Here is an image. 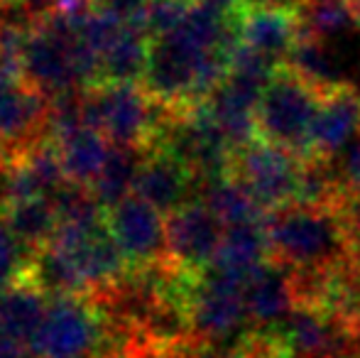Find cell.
<instances>
[{
  "label": "cell",
  "instance_id": "ffe728a7",
  "mask_svg": "<svg viewBox=\"0 0 360 358\" xmlns=\"http://www.w3.org/2000/svg\"><path fill=\"white\" fill-rule=\"evenodd\" d=\"M143 158L145 150L140 148H130V145H113L110 148L103 170H101L94 184L89 186L105 209L123 201L125 196L135 194V179H138Z\"/></svg>",
  "mask_w": 360,
  "mask_h": 358
},
{
  "label": "cell",
  "instance_id": "2e32d148",
  "mask_svg": "<svg viewBox=\"0 0 360 358\" xmlns=\"http://www.w3.org/2000/svg\"><path fill=\"white\" fill-rule=\"evenodd\" d=\"M0 219L30 253H37L39 248L52 243L59 229L57 206L49 196H32V199L15 201V204L0 209Z\"/></svg>",
  "mask_w": 360,
  "mask_h": 358
},
{
  "label": "cell",
  "instance_id": "5bb4252c",
  "mask_svg": "<svg viewBox=\"0 0 360 358\" xmlns=\"http://www.w3.org/2000/svg\"><path fill=\"white\" fill-rule=\"evenodd\" d=\"M49 305V295L25 272L18 282L0 290V336L30 346Z\"/></svg>",
  "mask_w": 360,
  "mask_h": 358
},
{
  "label": "cell",
  "instance_id": "277c9868",
  "mask_svg": "<svg viewBox=\"0 0 360 358\" xmlns=\"http://www.w3.org/2000/svg\"><path fill=\"white\" fill-rule=\"evenodd\" d=\"M169 108L157 103L143 84L105 82L86 89V125L98 128L113 145L150 150Z\"/></svg>",
  "mask_w": 360,
  "mask_h": 358
},
{
  "label": "cell",
  "instance_id": "3957f363",
  "mask_svg": "<svg viewBox=\"0 0 360 358\" xmlns=\"http://www.w3.org/2000/svg\"><path fill=\"white\" fill-rule=\"evenodd\" d=\"M323 91L294 72L289 64L275 69L255 108L257 135L302 158H314L311 133Z\"/></svg>",
  "mask_w": 360,
  "mask_h": 358
},
{
  "label": "cell",
  "instance_id": "7402d4cb",
  "mask_svg": "<svg viewBox=\"0 0 360 358\" xmlns=\"http://www.w3.org/2000/svg\"><path fill=\"white\" fill-rule=\"evenodd\" d=\"M297 18L302 34L316 39H331L346 30L356 27V18L348 0H299Z\"/></svg>",
  "mask_w": 360,
  "mask_h": 358
},
{
  "label": "cell",
  "instance_id": "4fadbf2b",
  "mask_svg": "<svg viewBox=\"0 0 360 358\" xmlns=\"http://www.w3.org/2000/svg\"><path fill=\"white\" fill-rule=\"evenodd\" d=\"M245 305L252 326H272L285 321L297 309L292 272L277 265L275 260L265 263L248 280Z\"/></svg>",
  "mask_w": 360,
  "mask_h": 358
},
{
  "label": "cell",
  "instance_id": "9c48e42d",
  "mask_svg": "<svg viewBox=\"0 0 360 358\" xmlns=\"http://www.w3.org/2000/svg\"><path fill=\"white\" fill-rule=\"evenodd\" d=\"M108 226L130 270L167 263V219L138 194L125 196L108 209Z\"/></svg>",
  "mask_w": 360,
  "mask_h": 358
},
{
  "label": "cell",
  "instance_id": "d4e9b609",
  "mask_svg": "<svg viewBox=\"0 0 360 358\" xmlns=\"http://www.w3.org/2000/svg\"><path fill=\"white\" fill-rule=\"evenodd\" d=\"M147 3H150V0H96L98 8L108 10V13L123 18L125 23H135V25H143Z\"/></svg>",
  "mask_w": 360,
  "mask_h": 358
},
{
  "label": "cell",
  "instance_id": "ba28073f",
  "mask_svg": "<svg viewBox=\"0 0 360 358\" xmlns=\"http://www.w3.org/2000/svg\"><path fill=\"white\" fill-rule=\"evenodd\" d=\"M167 219V260L176 270L201 275L211 268L226 236V224L204 204L194 199L179 206Z\"/></svg>",
  "mask_w": 360,
  "mask_h": 358
},
{
  "label": "cell",
  "instance_id": "484cf974",
  "mask_svg": "<svg viewBox=\"0 0 360 358\" xmlns=\"http://www.w3.org/2000/svg\"><path fill=\"white\" fill-rule=\"evenodd\" d=\"M196 3H204L209 8L218 10V13L228 15V18H238V15L245 10V0H196Z\"/></svg>",
  "mask_w": 360,
  "mask_h": 358
},
{
  "label": "cell",
  "instance_id": "30bf717a",
  "mask_svg": "<svg viewBox=\"0 0 360 358\" xmlns=\"http://www.w3.org/2000/svg\"><path fill=\"white\" fill-rule=\"evenodd\" d=\"M135 194L167 216L179 206L199 199V179L169 150L150 148L145 150L135 179Z\"/></svg>",
  "mask_w": 360,
  "mask_h": 358
},
{
  "label": "cell",
  "instance_id": "ac0fdd59",
  "mask_svg": "<svg viewBox=\"0 0 360 358\" xmlns=\"http://www.w3.org/2000/svg\"><path fill=\"white\" fill-rule=\"evenodd\" d=\"M150 59V34L143 25L128 23L120 37L101 57V84H140Z\"/></svg>",
  "mask_w": 360,
  "mask_h": 358
},
{
  "label": "cell",
  "instance_id": "44dd1931",
  "mask_svg": "<svg viewBox=\"0 0 360 358\" xmlns=\"http://www.w3.org/2000/svg\"><path fill=\"white\" fill-rule=\"evenodd\" d=\"M294 72H299L304 79L319 87L321 91H328L338 84H343L341 69H338L336 54L328 49L326 39L309 37V34H299L297 44L289 52L287 62Z\"/></svg>",
  "mask_w": 360,
  "mask_h": 358
},
{
  "label": "cell",
  "instance_id": "e0dca14e",
  "mask_svg": "<svg viewBox=\"0 0 360 358\" xmlns=\"http://www.w3.org/2000/svg\"><path fill=\"white\" fill-rule=\"evenodd\" d=\"M57 145L67 177L84 186L94 184L113 148V143L98 128H89V125L59 138Z\"/></svg>",
  "mask_w": 360,
  "mask_h": 358
},
{
  "label": "cell",
  "instance_id": "7c38bea8",
  "mask_svg": "<svg viewBox=\"0 0 360 358\" xmlns=\"http://www.w3.org/2000/svg\"><path fill=\"white\" fill-rule=\"evenodd\" d=\"M302 27L294 8L265 5V8H245L240 13V39L277 64L287 62Z\"/></svg>",
  "mask_w": 360,
  "mask_h": 358
},
{
  "label": "cell",
  "instance_id": "9a60e30c",
  "mask_svg": "<svg viewBox=\"0 0 360 358\" xmlns=\"http://www.w3.org/2000/svg\"><path fill=\"white\" fill-rule=\"evenodd\" d=\"M270 260V241H267L265 219H262L226 226V236H223V243L211 268L248 282L252 272L260 270Z\"/></svg>",
  "mask_w": 360,
  "mask_h": 358
},
{
  "label": "cell",
  "instance_id": "7a4b0ae2",
  "mask_svg": "<svg viewBox=\"0 0 360 358\" xmlns=\"http://www.w3.org/2000/svg\"><path fill=\"white\" fill-rule=\"evenodd\" d=\"M30 351L34 358H115L113 319L94 297L49 295Z\"/></svg>",
  "mask_w": 360,
  "mask_h": 358
},
{
  "label": "cell",
  "instance_id": "83f0119b",
  "mask_svg": "<svg viewBox=\"0 0 360 358\" xmlns=\"http://www.w3.org/2000/svg\"><path fill=\"white\" fill-rule=\"evenodd\" d=\"M118 358H125V356H118Z\"/></svg>",
  "mask_w": 360,
  "mask_h": 358
},
{
  "label": "cell",
  "instance_id": "6da1fadb",
  "mask_svg": "<svg viewBox=\"0 0 360 358\" xmlns=\"http://www.w3.org/2000/svg\"><path fill=\"white\" fill-rule=\"evenodd\" d=\"M265 231L270 258L292 272L323 270L356 255L360 258L358 234L343 204H287L265 216Z\"/></svg>",
  "mask_w": 360,
  "mask_h": 358
},
{
  "label": "cell",
  "instance_id": "8fae6325",
  "mask_svg": "<svg viewBox=\"0 0 360 358\" xmlns=\"http://www.w3.org/2000/svg\"><path fill=\"white\" fill-rule=\"evenodd\" d=\"M360 135V91L348 82L323 91L311 133L314 158L333 160Z\"/></svg>",
  "mask_w": 360,
  "mask_h": 358
},
{
  "label": "cell",
  "instance_id": "cb8c5ba5",
  "mask_svg": "<svg viewBox=\"0 0 360 358\" xmlns=\"http://www.w3.org/2000/svg\"><path fill=\"white\" fill-rule=\"evenodd\" d=\"M32 253L10 234L5 221L0 219V290L18 282L27 272Z\"/></svg>",
  "mask_w": 360,
  "mask_h": 358
},
{
  "label": "cell",
  "instance_id": "4316f807",
  "mask_svg": "<svg viewBox=\"0 0 360 358\" xmlns=\"http://www.w3.org/2000/svg\"><path fill=\"white\" fill-rule=\"evenodd\" d=\"M0 358H34V354L30 351V346L0 336Z\"/></svg>",
  "mask_w": 360,
  "mask_h": 358
},
{
  "label": "cell",
  "instance_id": "5b68a950",
  "mask_svg": "<svg viewBox=\"0 0 360 358\" xmlns=\"http://www.w3.org/2000/svg\"><path fill=\"white\" fill-rule=\"evenodd\" d=\"M302 155L265 138H252L233 153L231 172L270 214L297 199L299 177L304 170Z\"/></svg>",
  "mask_w": 360,
  "mask_h": 358
},
{
  "label": "cell",
  "instance_id": "603a6c76",
  "mask_svg": "<svg viewBox=\"0 0 360 358\" xmlns=\"http://www.w3.org/2000/svg\"><path fill=\"white\" fill-rule=\"evenodd\" d=\"M194 3L196 0H150L143 15V27L150 39L174 32L186 20Z\"/></svg>",
  "mask_w": 360,
  "mask_h": 358
},
{
  "label": "cell",
  "instance_id": "52a82bcc",
  "mask_svg": "<svg viewBox=\"0 0 360 358\" xmlns=\"http://www.w3.org/2000/svg\"><path fill=\"white\" fill-rule=\"evenodd\" d=\"M49 96L25 77L0 74V165H10L49 138Z\"/></svg>",
  "mask_w": 360,
  "mask_h": 358
},
{
  "label": "cell",
  "instance_id": "8992f818",
  "mask_svg": "<svg viewBox=\"0 0 360 358\" xmlns=\"http://www.w3.org/2000/svg\"><path fill=\"white\" fill-rule=\"evenodd\" d=\"M245 280L209 268L196 275L186 292V314L196 344L214 349L248 319Z\"/></svg>",
  "mask_w": 360,
  "mask_h": 358
},
{
  "label": "cell",
  "instance_id": "d6986e66",
  "mask_svg": "<svg viewBox=\"0 0 360 358\" xmlns=\"http://www.w3.org/2000/svg\"><path fill=\"white\" fill-rule=\"evenodd\" d=\"M199 199L226 226L248 224V221H262L267 211L260 206V201L245 189L233 174L206 179L199 184Z\"/></svg>",
  "mask_w": 360,
  "mask_h": 358
}]
</instances>
